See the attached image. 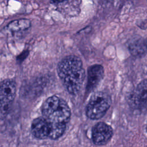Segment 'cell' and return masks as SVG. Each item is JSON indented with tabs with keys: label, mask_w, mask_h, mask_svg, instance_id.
Masks as SVG:
<instances>
[{
	"label": "cell",
	"mask_w": 147,
	"mask_h": 147,
	"mask_svg": "<svg viewBox=\"0 0 147 147\" xmlns=\"http://www.w3.org/2000/svg\"><path fill=\"white\" fill-rule=\"evenodd\" d=\"M31 133L35 138L38 139L48 138L49 133L48 120L44 117L35 118L31 124Z\"/></svg>",
	"instance_id": "7"
},
{
	"label": "cell",
	"mask_w": 147,
	"mask_h": 147,
	"mask_svg": "<svg viewBox=\"0 0 147 147\" xmlns=\"http://www.w3.org/2000/svg\"><path fill=\"white\" fill-rule=\"evenodd\" d=\"M71 117V110L67 102L61 98L57 108L47 118L48 120L56 122L67 123Z\"/></svg>",
	"instance_id": "8"
},
{
	"label": "cell",
	"mask_w": 147,
	"mask_h": 147,
	"mask_svg": "<svg viewBox=\"0 0 147 147\" xmlns=\"http://www.w3.org/2000/svg\"><path fill=\"white\" fill-rule=\"evenodd\" d=\"M111 105V98L106 92L98 91L92 94L87 104L86 113L91 119H98L106 114Z\"/></svg>",
	"instance_id": "2"
},
{
	"label": "cell",
	"mask_w": 147,
	"mask_h": 147,
	"mask_svg": "<svg viewBox=\"0 0 147 147\" xmlns=\"http://www.w3.org/2000/svg\"><path fill=\"white\" fill-rule=\"evenodd\" d=\"M104 76L103 67L100 64L90 66L87 71V82L86 91L88 92L93 91L99 84Z\"/></svg>",
	"instance_id": "6"
},
{
	"label": "cell",
	"mask_w": 147,
	"mask_h": 147,
	"mask_svg": "<svg viewBox=\"0 0 147 147\" xmlns=\"http://www.w3.org/2000/svg\"><path fill=\"white\" fill-rule=\"evenodd\" d=\"M31 26L30 21L26 18H21L10 22L5 27V29L10 32H18L26 30Z\"/></svg>",
	"instance_id": "11"
},
{
	"label": "cell",
	"mask_w": 147,
	"mask_h": 147,
	"mask_svg": "<svg viewBox=\"0 0 147 147\" xmlns=\"http://www.w3.org/2000/svg\"><path fill=\"white\" fill-rule=\"evenodd\" d=\"M147 82L144 79L140 82L131 93L129 98L130 105L134 109L143 110L146 107Z\"/></svg>",
	"instance_id": "5"
},
{
	"label": "cell",
	"mask_w": 147,
	"mask_h": 147,
	"mask_svg": "<svg viewBox=\"0 0 147 147\" xmlns=\"http://www.w3.org/2000/svg\"><path fill=\"white\" fill-rule=\"evenodd\" d=\"M52 1L53 2H61L64 1L65 0H52Z\"/></svg>",
	"instance_id": "13"
},
{
	"label": "cell",
	"mask_w": 147,
	"mask_h": 147,
	"mask_svg": "<svg viewBox=\"0 0 147 147\" xmlns=\"http://www.w3.org/2000/svg\"><path fill=\"white\" fill-rule=\"evenodd\" d=\"M128 49L132 55L142 56L146 51V41L141 37H133L129 41Z\"/></svg>",
	"instance_id": "9"
},
{
	"label": "cell",
	"mask_w": 147,
	"mask_h": 147,
	"mask_svg": "<svg viewBox=\"0 0 147 147\" xmlns=\"http://www.w3.org/2000/svg\"><path fill=\"white\" fill-rule=\"evenodd\" d=\"M61 98L53 95L47 98L41 106V113L44 117H48L59 106Z\"/></svg>",
	"instance_id": "10"
},
{
	"label": "cell",
	"mask_w": 147,
	"mask_h": 147,
	"mask_svg": "<svg viewBox=\"0 0 147 147\" xmlns=\"http://www.w3.org/2000/svg\"><path fill=\"white\" fill-rule=\"evenodd\" d=\"M48 121L49 123V133L48 138L52 140H56L62 136L65 131L66 124L64 123L53 122L49 120H48Z\"/></svg>",
	"instance_id": "12"
},
{
	"label": "cell",
	"mask_w": 147,
	"mask_h": 147,
	"mask_svg": "<svg viewBox=\"0 0 147 147\" xmlns=\"http://www.w3.org/2000/svg\"><path fill=\"white\" fill-rule=\"evenodd\" d=\"M16 93V83L6 79L0 83V119H4L9 113Z\"/></svg>",
	"instance_id": "3"
},
{
	"label": "cell",
	"mask_w": 147,
	"mask_h": 147,
	"mask_svg": "<svg viewBox=\"0 0 147 147\" xmlns=\"http://www.w3.org/2000/svg\"><path fill=\"white\" fill-rule=\"evenodd\" d=\"M57 74L66 91L71 94H77L82 88L85 78V71L81 59L70 55L63 59L57 68Z\"/></svg>",
	"instance_id": "1"
},
{
	"label": "cell",
	"mask_w": 147,
	"mask_h": 147,
	"mask_svg": "<svg viewBox=\"0 0 147 147\" xmlns=\"http://www.w3.org/2000/svg\"><path fill=\"white\" fill-rule=\"evenodd\" d=\"M113 134L112 127L108 124L99 122L92 129V140L96 145H103L107 144Z\"/></svg>",
	"instance_id": "4"
}]
</instances>
